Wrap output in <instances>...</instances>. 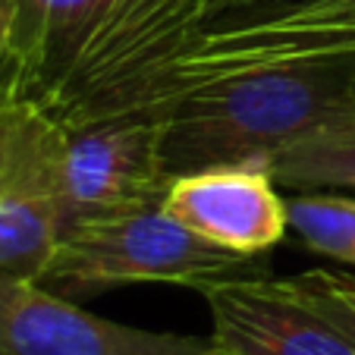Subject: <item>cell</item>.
<instances>
[{
  "instance_id": "9",
  "label": "cell",
  "mask_w": 355,
  "mask_h": 355,
  "mask_svg": "<svg viewBox=\"0 0 355 355\" xmlns=\"http://www.w3.org/2000/svg\"><path fill=\"white\" fill-rule=\"evenodd\" d=\"M101 0H0V98H38Z\"/></svg>"
},
{
  "instance_id": "6",
  "label": "cell",
  "mask_w": 355,
  "mask_h": 355,
  "mask_svg": "<svg viewBox=\"0 0 355 355\" xmlns=\"http://www.w3.org/2000/svg\"><path fill=\"white\" fill-rule=\"evenodd\" d=\"M63 230L161 208L173 176L161 157V123L104 120L63 126Z\"/></svg>"
},
{
  "instance_id": "2",
  "label": "cell",
  "mask_w": 355,
  "mask_h": 355,
  "mask_svg": "<svg viewBox=\"0 0 355 355\" xmlns=\"http://www.w3.org/2000/svg\"><path fill=\"white\" fill-rule=\"evenodd\" d=\"M355 88L352 63H321L248 76L182 101L161 120L167 173L264 164L280 145L336 110Z\"/></svg>"
},
{
  "instance_id": "5",
  "label": "cell",
  "mask_w": 355,
  "mask_h": 355,
  "mask_svg": "<svg viewBox=\"0 0 355 355\" xmlns=\"http://www.w3.org/2000/svg\"><path fill=\"white\" fill-rule=\"evenodd\" d=\"M63 126L32 98H0V268L41 283L63 230Z\"/></svg>"
},
{
  "instance_id": "3",
  "label": "cell",
  "mask_w": 355,
  "mask_h": 355,
  "mask_svg": "<svg viewBox=\"0 0 355 355\" xmlns=\"http://www.w3.org/2000/svg\"><path fill=\"white\" fill-rule=\"evenodd\" d=\"M258 268L261 255L220 248L164 208H148L67 230L41 283L60 295H88L126 283H176L201 293L211 283L261 274Z\"/></svg>"
},
{
  "instance_id": "10",
  "label": "cell",
  "mask_w": 355,
  "mask_h": 355,
  "mask_svg": "<svg viewBox=\"0 0 355 355\" xmlns=\"http://www.w3.org/2000/svg\"><path fill=\"white\" fill-rule=\"evenodd\" d=\"M264 167L277 186L299 192L355 189V88L324 120L277 148Z\"/></svg>"
},
{
  "instance_id": "7",
  "label": "cell",
  "mask_w": 355,
  "mask_h": 355,
  "mask_svg": "<svg viewBox=\"0 0 355 355\" xmlns=\"http://www.w3.org/2000/svg\"><path fill=\"white\" fill-rule=\"evenodd\" d=\"M0 355H220L211 336L157 334L88 315L44 283L0 268Z\"/></svg>"
},
{
  "instance_id": "4",
  "label": "cell",
  "mask_w": 355,
  "mask_h": 355,
  "mask_svg": "<svg viewBox=\"0 0 355 355\" xmlns=\"http://www.w3.org/2000/svg\"><path fill=\"white\" fill-rule=\"evenodd\" d=\"M220 355H355V280L327 270L201 289Z\"/></svg>"
},
{
  "instance_id": "8",
  "label": "cell",
  "mask_w": 355,
  "mask_h": 355,
  "mask_svg": "<svg viewBox=\"0 0 355 355\" xmlns=\"http://www.w3.org/2000/svg\"><path fill=\"white\" fill-rule=\"evenodd\" d=\"M201 239L239 255H261L289 233L286 201L264 164H233L182 173L161 205Z\"/></svg>"
},
{
  "instance_id": "1",
  "label": "cell",
  "mask_w": 355,
  "mask_h": 355,
  "mask_svg": "<svg viewBox=\"0 0 355 355\" xmlns=\"http://www.w3.org/2000/svg\"><path fill=\"white\" fill-rule=\"evenodd\" d=\"M355 60V0H101L38 101L60 126L161 123L211 88Z\"/></svg>"
},
{
  "instance_id": "11",
  "label": "cell",
  "mask_w": 355,
  "mask_h": 355,
  "mask_svg": "<svg viewBox=\"0 0 355 355\" xmlns=\"http://www.w3.org/2000/svg\"><path fill=\"white\" fill-rule=\"evenodd\" d=\"M289 230L299 242L355 268V198L327 192H302L286 201Z\"/></svg>"
}]
</instances>
